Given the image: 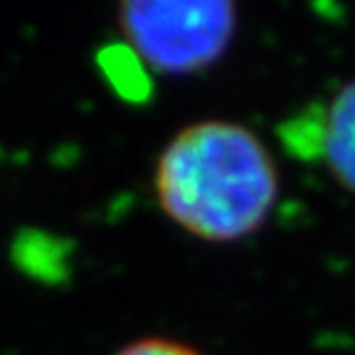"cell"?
<instances>
[{
  "instance_id": "obj_4",
  "label": "cell",
  "mask_w": 355,
  "mask_h": 355,
  "mask_svg": "<svg viewBox=\"0 0 355 355\" xmlns=\"http://www.w3.org/2000/svg\"><path fill=\"white\" fill-rule=\"evenodd\" d=\"M116 355H200L195 348L168 338H141L128 343Z\"/></svg>"
},
{
  "instance_id": "obj_2",
  "label": "cell",
  "mask_w": 355,
  "mask_h": 355,
  "mask_svg": "<svg viewBox=\"0 0 355 355\" xmlns=\"http://www.w3.org/2000/svg\"><path fill=\"white\" fill-rule=\"evenodd\" d=\"M116 25L141 64L161 74H193L215 64L237 30L227 0H131Z\"/></svg>"
},
{
  "instance_id": "obj_3",
  "label": "cell",
  "mask_w": 355,
  "mask_h": 355,
  "mask_svg": "<svg viewBox=\"0 0 355 355\" xmlns=\"http://www.w3.org/2000/svg\"><path fill=\"white\" fill-rule=\"evenodd\" d=\"M288 153L318 163L355 193V79L328 99L311 101L279 126Z\"/></svg>"
},
{
  "instance_id": "obj_1",
  "label": "cell",
  "mask_w": 355,
  "mask_h": 355,
  "mask_svg": "<svg viewBox=\"0 0 355 355\" xmlns=\"http://www.w3.org/2000/svg\"><path fill=\"white\" fill-rule=\"evenodd\" d=\"M153 183L161 210L207 242L250 237L279 195L266 146L250 128L220 119L178 131L155 163Z\"/></svg>"
}]
</instances>
